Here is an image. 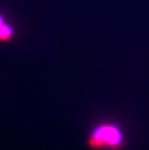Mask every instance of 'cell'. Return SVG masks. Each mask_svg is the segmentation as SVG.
Returning <instances> with one entry per match:
<instances>
[{
	"instance_id": "obj_2",
	"label": "cell",
	"mask_w": 149,
	"mask_h": 150,
	"mask_svg": "<svg viewBox=\"0 0 149 150\" xmlns=\"http://www.w3.org/2000/svg\"><path fill=\"white\" fill-rule=\"evenodd\" d=\"M11 33H12V31L9 27L3 26L2 24L0 25V38H3V39H4V38H7L10 36Z\"/></svg>"
},
{
	"instance_id": "obj_1",
	"label": "cell",
	"mask_w": 149,
	"mask_h": 150,
	"mask_svg": "<svg viewBox=\"0 0 149 150\" xmlns=\"http://www.w3.org/2000/svg\"><path fill=\"white\" fill-rule=\"evenodd\" d=\"M89 142L94 147H103L107 145L112 148L118 149L123 143V136L118 128L105 125L95 130Z\"/></svg>"
}]
</instances>
